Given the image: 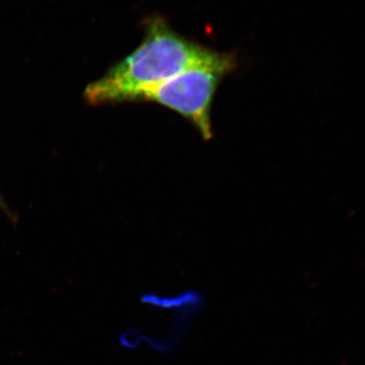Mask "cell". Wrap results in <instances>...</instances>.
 <instances>
[{"label":"cell","instance_id":"6da1fadb","mask_svg":"<svg viewBox=\"0 0 365 365\" xmlns=\"http://www.w3.org/2000/svg\"><path fill=\"white\" fill-rule=\"evenodd\" d=\"M222 53L184 39L162 19L146 26L140 46L86 88L91 105L138 101L144 91L191 67L217 61Z\"/></svg>","mask_w":365,"mask_h":365},{"label":"cell","instance_id":"7a4b0ae2","mask_svg":"<svg viewBox=\"0 0 365 365\" xmlns=\"http://www.w3.org/2000/svg\"><path fill=\"white\" fill-rule=\"evenodd\" d=\"M235 66L234 57L225 54L217 61L180 72L144 91L138 101L155 102L179 113L208 140L212 138L210 114L213 97L223 76Z\"/></svg>","mask_w":365,"mask_h":365},{"label":"cell","instance_id":"3957f363","mask_svg":"<svg viewBox=\"0 0 365 365\" xmlns=\"http://www.w3.org/2000/svg\"><path fill=\"white\" fill-rule=\"evenodd\" d=\"M0 207L6 210V204H4V200H2L1 196H0Z\"/></svg>","mask_w":365,"mask_h":365}]
</instances>
